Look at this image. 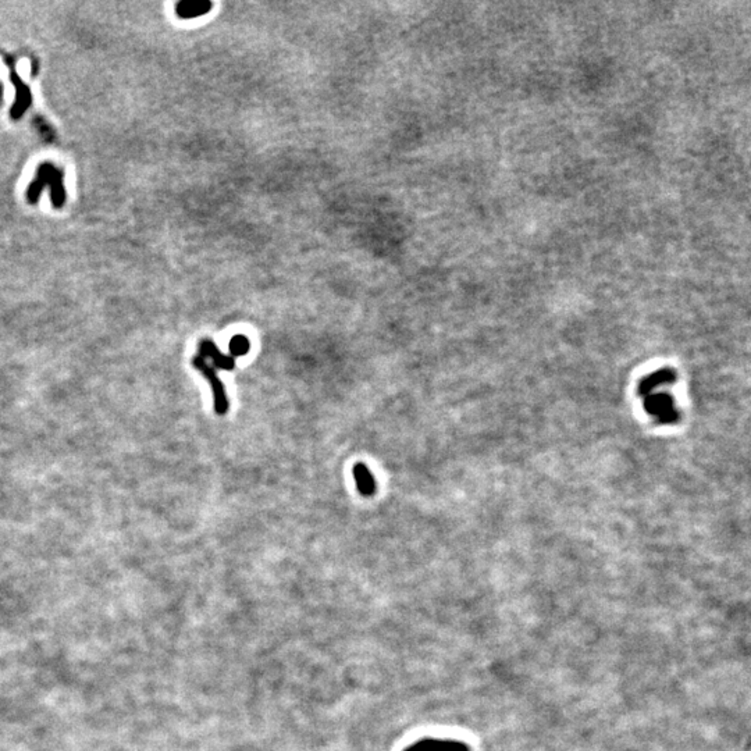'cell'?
Here are the masks:
<instances>
[{"instance_id": "6da1fadb", "label": "cell", "mask_w": 751, "mask_h": 751, "mask_svg": "<svg viewBox=\"0 0 751 751\" xmlns=\"http://www.w3.org/2000/svg\"><path fill=\"white\" fill-rule=\"evenodd\" d=\"M192 365H194V368L197 371H200L204 376V378L209 381V384L212 387L216 413L217 415H226L230 404H229V398H227L224 385H223L222 380L217 376V371L207 362V359H204L201 355H195L192 358Z\"/></svg>"}, {"instance_id": "7a4b0ae2", "label": "cell", "mask_w": 751, "mask_h": 751, "mask_svg": "<svg viewBox=\"0 0 751 751\" xmlns=\"http://www.w3.org/2000/svg\"><path fill=\"white\" fill-rule=\"evenodd\" d=\"M36 182H33L29 188V200L31 202H35L38 194L41 192V188L45 184H51L55 188V197L53 203L55 206H61L64 203V190H63V174L55 169V166L43 165L41 170H38Z\"/></svg>"}, {"instance_id": "3957f363", "label": "cell", "mask_w": 751, "mask_h": 751, "mask_svg": "<svg viewBox=\"0 0 751 751\" xmlns=\"http://www.w3.org/2000/svg\"><path fill=\"white\" fill-rule=\"evenodd\" d=\"M204 359L212 361V366L216 369L223 371H232L235 366V361L230 355H224L212 340H202L200 343V353Z\"/></svg>"}, {"instance_id": "277c9868", "label": "cell", "mask_w": 751, "mask_h": 751, "mask_svg": "<svg viewBox=\"0 0 751 751\" xmlns=\"http://www.w3.org/2000/svg\"><path fill=\"white\" fill-rule=\"evenodd\" d=\"M404 751H472L469 745L457 740H440V739H422L410 745Z\"/></svg>"}, {"instance_id": "5b68a950", "label": "cell", "mask_w": 751, "mask_h": 751, "mask_svg": "<svg viewBox=\"0 0 751 751\" xmlns=\"http://www.w3.org/2000/svg\"><path fill=\"white\" fill-rule=\"evenodd\" d=\"M353 477L358 492L363 497H372L376 492V480L373 473L365 463H356L353 466Z\"/></svg>"}, {"instance_id": "8992f818", "label": "cell", "mask_w": 751, "mask_h": 751, "mask_svg": "<svg viewBox=\"0 0 751 751\" xmlns=\"http://www.w3.org/2000/svg\"><path fill=\"white\" fill-rule=\"evenodd\" d=\"M212 3L209 1H181L177 4V14L181 19H195L209 13Z\"/></svg>"}, {"instance_id": "52a82bcc", "label": "cell", "mask_w": 751, "mask_h": 751, "mask_svg": "<svg viewBox=\"0 0 751 751\" xmlns=\"http://www.w3.org/2000/svg\"><path fill=\"white\" fill-rule=\"evenodd\" d=\"M229 348H230V356L232 358H239V356H244V355H247L249 352L251 343H249V340L245 336L237 334L230 340Z\"/></svg>"}]
</instances>
